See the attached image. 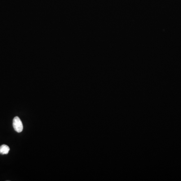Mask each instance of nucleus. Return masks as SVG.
I'll use <instances>...</instances> for the list:
<instances>
[{
  "mask_svg": "<svg viewBox=\"0 0 181 181\" xmlns=\"http://www.w3.org/2000/svg\"><path fill=\"white\" fill-rule=\"evenodd\" d=\"M13 125L16 131L19 133L22 132L23 129V126L22 121L18 117H15L13 119Z\"/></svg>",
  "mask_w": 181,
  "mask_h": 181,
  "instance_id": "nucleus-1",
  "label": "nucleus"
},
{
  "mask_svg": "<svg viewBox=\"0 0 181 181\" xmlns=\"http://www.w3.org/2000/svg\"><path fill=\"white\" fill-rule=\"evenodd\" d=\"M10 151V148L7 145H2L0 146V154H7Z\"/></svg>",
  "mask_w": 181,
  "mask_h": 181,
  "instance_id": "nucleus-2",
  "label": "nucleus"
}]
</instances>
